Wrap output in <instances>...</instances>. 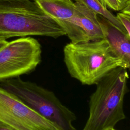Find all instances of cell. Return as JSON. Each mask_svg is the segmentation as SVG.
I'll return each mask as SVG.
<instances>
[{
  "mask_svg": "<svg viewBox=\"0 0 130 130\" xmlns=\"http://www.w3.org/2000/svg\"><path fill=\"white\" fill-rule=\"evenodd\" d=\"M107 8L108 7L116 11H120L122 8L123 0H100Z\"/></svg>",
  "mask_w": 130,
  "mask_h": 130,
  "instance_id": "cell-11",
  "label": "cell"
},
{
  "mask_svg": "<svg viewBox=\"0 0 130 130\" xmlns=\"http://www.w3.org/2000/svg\"><path fill=\"white\" fill-rule=\"evenodd\" d=\"M0 130H13L4 125L0 124Z\"/></svg>",
  "mask_w": 130,
  "mask_h": 130,
  "instance_id": "cell-15",
  "label": "cell"
},
{
  "mask_svg": "<svg viewBox=\"0 0 130 130\" xmlns=\"http://www.w3.org/2000/svg\"><path fill=\"white\" fill-rule=\"evenodd\" d=\"M107 130H115L114 128H109V129H108Z\"/></svg>",
  "mask_w": 130,
  "mask_h": 130,
  "instance_id": "cell-16",
  "label": "cell"
},
{
  "mask_svg": "<svg viewBox=\"0 0 130 130\" xmlns=\"http://www.w3.org/2000/svg\"><path fill=\"white\" fill-rule=\"evenodd\" d=\"M116 17L122 24L126 32L130 37V16L119 12L117 14Z\"/></svg>",
  "mask_w": 130,
  "mask_h": 130,
  "instance_id": "cell-12",
  "label": "cell"
},
{
  "mask_svg": "<svg viewBox=\"0 0 130 130\" xmlns=\"http://www.w3.org/2000/svg\"><path fill=\"white\" fill-rule=\"evenodd\" d=\"M8 43V41H7L6 40L0 39V50L3 47H4Z\"/></svg>",
  "mask_w": 130,
  "mask_h": 130,
  "instance_id": "cell-14",
  "label": "cell"
},
{
  "mask_svg": "<svg viewBox=\"0 0 130 130\" xmlns=\"http://www.w3.org/2000/svg\"><path fill=\"white\" fill-rule=\"evenodd\" d=\"M120 12L130 16V0H123L122 8Z\"/></svg>",
  "mask_w": 130,
  "mask_h": 130,
  "instance_id": "cell-13",
  "label": "cell"
},
{
  "mask_svg": "<svg viewBox=\"0 0 130 130\" xmlns=\"http://www.w3.org/2000/svg\"><path fill=\"white\" fill-rule=\"evenodd\" d=\"M63 54L69 73L84 85L96 84L112 70L124 68L104 39L76 44L71 42L64 46Z\"/></svg>",
  "mask_w": 130,
  "mask_h": 130,
  "instance_id": "cell-3",
  "label": "cell"
},
{
  "mask_svg": "<svg viewBox=\"0 0 130 130\" xmlns=\"http://www.w3.org/2000/svg\"><path fill=\"white\" fill-rule=\"evenodd\" d=\"M127 69L119 67L96 84L89 101V114L82 130H107L125 118L124 98L128 91Z\"/></svg>",
  "mask_w": 130,
  "mask_h": 130,
  "instance_id": "cell-2",
  "label": "cell"
},
{
  "mask_svg": "<svg viewBox=\"0 0 130 130\" xmlns=\"http://www.w3.org/2000/svg\"><path fill=\"white\" fill-rule=\"evenodd\" d=\"M41 46L35 38L21 37L0 50V82L27 74L41 61Z\"/></svg>",
  "mask_w": 130,
  "mask_h": 130,
  "instance_id": "cell-5",
  "label": "cell"
},
{
  "mask_svg": "<svg viewBox=\"0 0 130 130\" xmlns=\"http://www.w3.org/2000/svg\"><path fill=\"white\" fill-rule=\"evenodd\" d=\"M74 15L64 20H56L72 43H84L104 39L98 15L83 4L75 2Z\"/></svg>",
  "mask_w": 130,
  "mask_h": 130,
  "instance_id": "cell-7",
  "label": "cell"
},
{
  "mask_svg": "<svg viewBox=\"0 0 130 130\" xmlns=\"http://www.w3.org/2000/svg\"><path fill=\"white\" fill-rule=\"evenodd\" d=\"M0 124L13 130H60L54 123L1 87Z\"/></svg>",
  "mask_w": 130,
  "mask_h": 130,
  "instance_id": "cell-6",
  "label": "cell"
},
{
  "mask_svg": "<svg viewBox=\"0 0 130 130\" xmlns=\"http://www.w3.org/2000/svg\"><path fill=\"white\" fill-rule=\"evenodd\" d=\"M76 2L83 4L98 15L107 19L120 30L126 32L124 27L117 17L110 12L107 8L101 3L100 0H76Z\"/></svg>",
  "mask_w": 130,
  "mask_h": 130,
  "instance_id": "cell-10",
  "label": "cell"
},
{
  "mask_svg": "<svg viewBox=\"0 0 130 130\" xmlns=\"http://www.w3.org/2000/svg\"><path fill=\"white\" fill-rule=\"evenodd\" d=\"M104 39L113 54L122 62L124 68L130 70V37L107 19L98 16Z\"/></svg>",
  "mask_w": 130,
  "mask_h": 130,
  "instance_id": "cell-8",
  "label": "cell"
},
{
  "mask_svg": "<svg viewBox=\"0 0 130 130\" xmlns=\"http://www.w3.org/2000/svg\"><path fill=\"white\" fill-rule=\"evenodd\" d=\"M64 29L34 0H0V39L42 36L56 38Z\"/></svg>",
  "mask_w": 130,
  "mask_h": 130,
  "instance_id": "cell-1",
  "label": "cell"
},
{
  "mask_svg": "<svg viewBox=\"0 0 130 130\" xmlns=\"http://www.w3.org/2000/svg\"><path fill=\"white\" fill-rule=\"evenodd\" d=\"M48 16L56 20H64L72 17L75 14L76 6L72 0H34Z\"/></svg>",
  "mask_w": 130,
  "mask_h": 130,
  "instance_id": "cell-9",
  "label": "cell"
},
{
  "mask_svg": "<svg viewBox=\"0 0 130 130\" xmlns=\"http://www.w3.org/2000/svg\"><path fill=\"white\" fill-rule=\"evenodd\" d=\"M0 87L14 94L60 130H76L72 124L76 115L52 91L19 77L1 81Z\"/></svg>",
  "mask_w": 130,
  "mask_h": 130,
  "instance_id": "cell-4",
  "label": "cell"
}]
</instances>
